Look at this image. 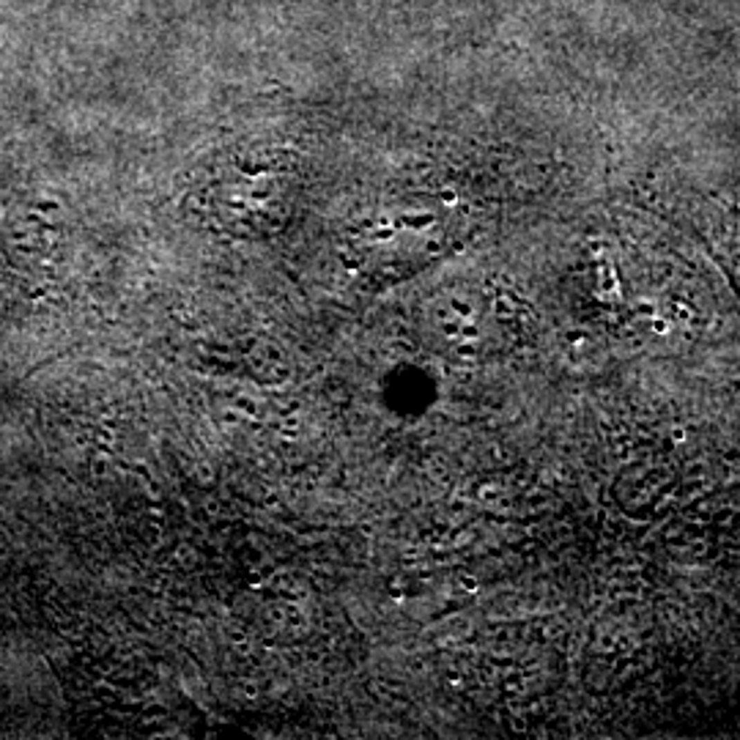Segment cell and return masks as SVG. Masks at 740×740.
<instances>
[{
    "mask_svg": "<svg viewBox=\"0 0 740 740\" xmlns=\"http://www.w3.org/2000/svg\"><path fill=\"white\" fill-rule=\"evenodd\" d=\"M653 329H656L658 335H664L666 329H669V324H666L664 318H656V321H653Z\"/></svg>",
    "mask_w": 740,
    "mask_h": 740,
    "instance_id": "6da1fadb",
    "label": "cell"
},
{
    "mask_svg": "<svg viewBox=\"0 0 740 740\" xmlns=\"http://www.w3.org/2000/svg\"><path fill=\"white\" fill-rule=\"evenodd\" d=\"M683 439H685V431L683 428H674L672 431V442H683Z\"/></svg>",
    "mask_w": 740,
    "mask_h": 740,
    "instance_id": "7a4b0ae2",
    "label": "cell"
}]
</instances>
